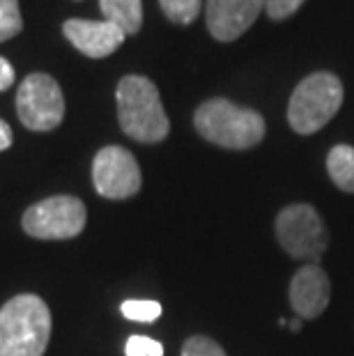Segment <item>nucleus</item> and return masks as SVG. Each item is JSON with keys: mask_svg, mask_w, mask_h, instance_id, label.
Returning <instances> with one entry per match:
<instances>
[{"mask_svg": "<svg viewBox=\"0 0 354 356\" xmlns=\"http://www.w3.org/2000/svg\"><path fill=\"white\" fill-rule=\"evenodd\" d=\"M51 310L37 294H19L0 308V356H44L51 340Z\"/></svg>", "mask_w": 354, "mask_h": 356, "instance_id": "obj_1", "label": "nucleus"}, {"mask_svg": "<svg viewBox=\"0 0 354 356\" xmlns=\"http://www.w3.org/2000/svg\"><path fill=\"white\" fill-rule=\"evenodd\" d=\"M118 120L129 138L152 145L161 143L170 131L159 90L150 79L131 74L118 83Z\"/></svg>", "mask_w": 354, "mask_h": 356, "instance_id": "obj_2", "label": "nucleus"}, {"mask_svg": "<svg viewBox=\"0 0 354 356\" xmlns=\"http://www.w3.org/2000/svg\"><path fill=\"white\" fill-rule=\"evenodd\" d=\"M193 127L202 138L225 149H248L265 138V120L258 111L228 99H207L193 113Z\"/></svg>", "mask_w": 354, "mask_h": 356, "instance_id": "obj_3", "label": "nucleus"}, {"mask_svg": "<svg viewBox=\"0 0 354 356\" xmlns=\"http://www.w3.org/2000/svg\"><path fill=\"white\" fill-rule=\"evenodd\" d=\"M343 104V83L329 72H315L295 88L288 104V122L301 136L329 124Z\"/></svg>", "mask_w": 354, "mask_h": 356, "instance_id": "obj_4", "label": "nucleus"}, {"mask_svg": "<svg viewBox=\"0 0 354 356\" xmlns=\"http://www.w3.org/2000/svg\"><path fill=\"white\" fill-rule=\"evenodd\" d=\"M276 239L285 253L295 260L318 264L329 246L325 221L313 204H288L276 216Z\"/></svg>", "mask_w": 354, "mask_h": 356, "instance_id": "obj_5", "label": "nucleus"}, {"mask_svg": "<svg viewBox=\"0 0 354 356\" xmlns=\"http://www.w3.org/2000/svg\"><path fill=\"white\" fill-rule=\"evenodd\" d=\"M17 113L21 124L30 131H54L65 118V97L58 81L49 74H30L19 86Z\"/></svg>", "mask_w": 354, "mask_h": 356, "instance_id": "obj_6", "label": "nucleus"}, {"mask_svg": "<svg viewBox=\"0 0 354 356\" xmlns=\"http://www.w3.org/2000/svg\"><path fill=\"white\" fill-rule=\"evenodd\" d=\"M88 209L74 195H51L24 214V230L35 239H74L86 228Z\"/></svg>", "mask_w": 354, "mask_h": 356, "instance_id": "obj_7", "label": "nucleus"}, {"mask_svg": "<svg viewBox=\"0 0 354 356\" xmlns=\"http://www.w3.org/2000/svg\"><path fill=\"white\" fill-rule=\"evenodd\" d=\"M92 184L102 198L127 200L140 191L143 177L138 161L120 145L102 147L92 161Z\"/></svg>", "mask_w": 354, "mask_h": 356, "instance_id": "obj_8", "label": "nucleus"}, {"mask_svg": "<svg viewBox=\"0 0 354 356\" xmlns=\"http://www.w3.org/2000/svg\"><path fill=\"white\" fill-rule=\"evenodd\" d=\"M267 0H207V30L218 42H235L255 24Z\"/></svg>", "mask_w": 354, "mask_h": 356, "instance_id": "obj_9", "label": "nucleus"}, {"mask_svg": "<svg viewBox=\"0 0 354 356\" xmlns=\"http://www.w3.org/2000/svg\"><path fill=\"white\" fill-rule=\"evenodd\" d=\"M63 35L74 49L92 60L108 58L127 40V35L111 21L88 19H67L63 24Z\"/></svg>", "mask_w": 354, "mask_h": 356, "instance_id": "obj_10", "label": "nucleus"}, {"mask_svg": "<svg viewBox=\"0 0 354 356\" xmlns=\"http://www.w3.org/2000/svg\"><path fill=\"white\" fill-rule=\"evenodd\" d=\"M331 301V280L320 264H304L290 280V306L301 320H315Z\"/></svg>", "mask_w": 354, "mask_h": 356, "instance_id": "obj_11", "label": "nucleus"}, {"mask_svg": "<svg viewBox=\"0 0 354 356\" xmlns=\"http://www.w3.org/2000/svg\"><path fill=\"white\" fill-rule=\"evenodd\" d=\"M104 21L115 24L124 35H136L143 26V0H99Z\"/></svg>", "mask_w": 354, "mask_h": 356, "instance_id": "obj_12", "label": "nucleus"}, {"mask_svg": "<svg viewBox=\"0 0 354 356\" xmlns=\"http://www.w3.org/2000/svg\"><path fill=\"white\" fill-rule=\"evenodd\" d=\"M327 172L331 181L345 193H354V147L336 145L327 156Z\"/></svg>", "mask_w": 354, "mask_h": 356, "instance_id": "obj_13", "label": "nucleus"}, {"mask_svg": "<svg viewBox=\"0 0 354 356\" xmlns=\"http://www.w3.org/2000/svg\"><path fill=\"white\" fill-rule=\"evenodd\" d=\"M159 5H161V12L172 24L189 26L198 19L202 0H159Z\"/></svg>", "mask_w": 354, "mask_h": 356, "instance_id": "obj_14", "label": "nucleus"}, {"mask_svg": "<svg viewBox=\"0 0 354 356\" xmlns=\"http://www.w3.org/2000/svg\"><path fill=\"white\" fill-rule=\"evenodd\" d=\"M161 310L163 308L159 301H152V299H127L122 301V306H120V313H122L127 320L143 322V324L156 322L161 317Z\"/></svg>", "mask_w": 354, "mask_h": 356, "instance_id": "obj_15", "label": "nucleus"}, {"mask_svg": "<svg viewBox=\"0 0 354 356\" xmlns=\"http://www.w3.org/2000/svg\"><path fill=\"white\" fill-rule=\"evenodd\" d=\"M24 30L19 0H0V44L17 37Z\"/></svg>", "mask_w": 354, "mask_h": 356, "instance_id": "obj_16", "label": "nucleus"}, {"mask_svg": "<svg viewBox=\"0 0 354 356\" xmlns=\"http://www.w3.org/2000/svg\"><path fill=\"white\" fill-rule=\"evenodd\" d=\"M182 356H225L223 347L207 336H191L182 347Z\"/></svg>", "mask_w": 354, "mask_h": 356, "instance_id": "obj_17", "label": "nucleus"}, {"mask_svg": "<svg viewBox=\"0 0 354 356\" xmlns=\"http://www.w3.org/2000/svg\"><path fill=\"white\" fill-rule=\"evenodd\" d=\"M127 356H163V345L147 336H131L124 345Z\"/></svg>", "mask_w": 354, "mask_h": 356, "instance_id": "obj_18", "label": "nucleus"}, {"mask_svg": "<svg viewBox=\"0 0 354 356\" xmlns=\"http://www.w3.org/2000/svg\"><path fill=\"white\" fill-rule=\"evenodd\" d=\"M301 5H304V0H267L265 10L269 14V19L281 21V19L292 17Z\"/></svg>", "mask_w": 354, "mask_h": 356, "instance_id": "obj_19", "label": "nucleus"}, {"mask_svg": "<svg viewBox=\"0 0 354 356\" xmlns=\"http://www.w3.org/2000/svg\"><path fill=\"white\" fill-rule=\"evenodd\" d=\"M14 81H17V72H14L12 63L0 56V92H5L7 88H12Z\"/></svg>", "mask_w": 354, "mask_h": 356, "instance_id": "obj_20", "label": "nucleus"}, {"mask_svg": "<svg viewBox=\"0 0 354 356\" xmlns=\"http://www.w3.org/2000/svg\"><path fill=\"white\" fill-rule=\"evenodd\" d=\"M12 140H14V134H12V127L0 120V152H5L7 147H12Z\"/></svg>", "mask_w": 354, "mask_h": 356, "instance_id": "obj_21", "label": "nucleus"}, {"mask_svg": "<svg viewBox=\"0 0 354 356\" xmlns=\"http://www.w3.org/2000/svg\"><path fill=\"white\" fill-rule=\"evenodd\" d=\"M290 329H292V331H299V329H301V322H299V320L290 322Z\"/></svg>", "mask_w": 354, "mask_h": 356, "instance_id": "obj_22", "label": "nucleus"}]
</instances>
